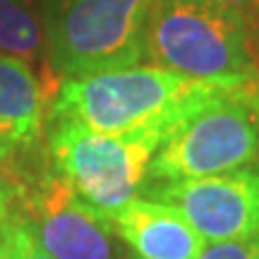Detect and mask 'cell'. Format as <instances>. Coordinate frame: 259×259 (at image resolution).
<instances>
[{"label": "cell", "instance_id": "cell-10", "mask_svg": "<svg viewBox=\"0 0 259 259\" xmlns=\"http://www.w3.org/2000/svg\"><path fill=\"white\" fill-rule=\"evenodd\" d=\"M44 31L29 0H0V51L15 58H36Z\"/></svg>", "mask_w": 259, "mask_h": 259}, {"label": "cell", "instance_id": "cell-9", "mask_svg": "<svg viewBox=\"0 0 259 259\" xmlns=\"http://www.w3.org/2000/svg\"><path fill=\"white\" fill-rule=\"evenodd\" d=\"M46 96L22 58L0 51V158L34 144L44 125Z\"/></svg>", "mask_w": 259, "mask_h": 259}, {"label": "cell", "instance_id": "cell-13", "mask_svg": "<svg viewBox=\"0 0 259 259\" xmlns=\"http://www.w3.org/2000/svg\"><path fill=\"white\" fill-rule=\"evenodd\" d=\"M223 3H228L231 8H235L247 19H252L259 12V0H223Z\"/></svg>", "mask_w": 259, "mask_h": 259}, {"label": "cell", "instance_id": "cell-14", "mask_svg": "<svg viewBox=\"0 0 259 259\" xmlns=\"http://www.w3.org/2000/svg\"><path fill=\"white\" fill-rule=\"evenodd\" d=\"M8 209H10V190L8 185L0 183V233H3L5 221H8Z\"/></svg>", "mask_w": 259, "mask_h": 259}, {"label": "cell", "instance_id": "cell-16", "mask_svg": "<svg viewBox=\"0 0 259 259\" xmlns=\"http://www.w3.org/2000/svg\"><path fill=\"white\" fill-rule=\"evenodd\" d=\"M252 259H259V247H257V252H254V254H252Z\"/></svg>", "mask_w": 259, "mask_h": 259}, {"label": "cell", "instance_id": "cell-15", "mask_svg": "<svg viewBox=\"0 0 259 259\" xmlns=\"http://www.w3.org/2000/svg\"><path fill=\"white\" fill-rule=\"evenodd\" d=\"M0 259H8V240H5V233H0Z\"/></svg>", "mask_w": 259, "mask_h": 259}, {"label": "cell", "instance_id": "cell-6", "mask_svg": "<svg viewBox=\"0 0 259 259\" xmlns=\"http://www.w3.org/2000/svg\"><path fill=\"white\" fill-rule=\"evenodd\" d=\"M147 199L183 211L206 242L259 235V170L254 168L154 185Z\"/></svg>", "mask_w": 259, "mask_h": 259}, {"label": "cell", "instance_id": "cell-3", "mask_svg": "<svg viewBox=\"0 0 259 259\" xmlns=\"http://www.w3.org/2000/svg\"><path fill=\"white\" fill-rule=\"evenodd\" d=\"M259 156V82L204 106L158 147L147 178L156 185L245 168Z\"/></svg>", "mask_w": 259, "mask_h": 259}, {"label": "cell", "instance_id": "cell-1", "mask_svg": "<svg viewBox=\"0 0 259 259\" xmlns=\"http://www.w3.org/2000/svg\"><path fill=\"white\" fill-rule=\"evenodd\" d=\"M257 82L192 79L156 65H132L65 77L53 113L94 132H156L168 139L204 106Z\"/></svg>", "mask_w": 259, "mask_h": 259}, {"label": "cell", "instance_id": "cell-2", "mask_svg": "<svg viewBox=\"0 0 259 259\" xmlns=\"http://www.w3.org/2000/svg\"><path fill=\"white\" fill-rule=\"evenodd\" d=\"M144 58L192 79H259L250 19L223 0H151Z\"/></svg>", "mask_w": 259, "mask_h": 259}, {"label": "cell", "instance_id": "cell-12", "mask_svg": "<svg viewBox=\"0 0 259 259\" xmlns=\"http://www.w3.org/2000/svg\"><path fill=\"white\" fill-rule=\"evenodd\" d=\"M259 247V235L240 238V240H223V242H206L202 254L197 259H252Z\"/></svg>", "mask_w": 259, "mask_h": 259}, {"label": "cell", "instance_id": "cell-7", "mask_svg": "<svg viewBox=\"0 0 259 259\" xmlns=\"http://www.w3.org/2000/svg\"><path fill=\"white\" fill-rule=\"evenodd\" d=\"M22 219L53 259H127L103 213L82 202L58 176L38 185Z\"/></svg>", "mask_w": 259, "mask_h": 259}, {"label": "cell", "instance_id": "cell-5", "mask_svg": "<svg viewBox=\"0 0 259 259\" xmlns=\"http://www.w3.org/2000/svg\"><path fill=\"white\" fill-rule=\"evenodd\" d=\"M149 8L151 0H63L51 29L56 70L79 77L139 65Z\"/></svg>", "mask_w": 259, "mask_h": 259}, {"label": "cell", "instance_id": "cell-11", "mask_svg": "<svg viewBox=\"0 0 259 259\" xmlns=\"http://www.w3.org/2000/svg\"><path fill=\"white\" fill-rule=\"evenodd\" d=\"M3 233H5V240H8V259H53L36 242L31 228L22 216L8 219Z\"/></svg>", "mask_w": 259, "mask_h": 259}, {"label": "cell", "instance_id": "cell-4", "mask_svg": "<svg viewBox=\"0 0 259 259\" xmlns=\"http://www.w3.org/2000/svg\"><path fill=\"white\" fill-rule=\"evenodd\" d=\"M163 142L166 137L156 132L106 135L58 120L51 135V156L58 178H63L82 202L108 213L137 197L147 180L149 163Z\"/></svg>", "mask_w": 259, "mask_h": 259}, {"label": "cell", "instance_id": "cell-8", "mask_svg": "<svg viewBox=\"0 0 259 259\" xmlns=\"http://www.w3.org/2000/svg\"><path fill=\"white\" fill-rule=\"evenodd\" d=\"M103 219L137 259H197L206 245L185 213L156 199L135 197Z\"/></svg>", "mask_w": 259, "mask_h": 259}]
</instances>
